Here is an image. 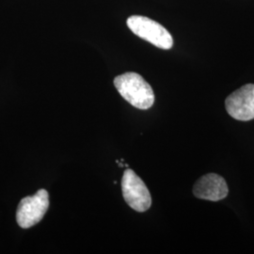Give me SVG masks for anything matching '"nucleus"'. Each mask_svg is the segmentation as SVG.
Listing matches in <instances>:
<instances>
[{
  "label": "nucleus",
  "mask_w": 254,
  "mask_h": 254,
  "mask_svg": "<svg viewBox=\"0 0 254 254\" xmlns=\"http://www.w3.org/2000/svg\"><path fill=\"white\" fill-rule=\"evenodd\" d=\"M127 27L135 35L156 47L165 50L173 47V39L171 33L162 25L152 19L133 15L127 19Z\"/></svg>",
  "instance_id": "obj_2"
},
{
  "label": "nucleus",
  "mask_w": 254,
  "mask_h": 254,
  "mask_svg": "<svg viewBox=\"0 0 254 254\" xmlns=\"http://www.w3.org/2000/svg\"><path fill=\"white\" fill-rule=\"evenodd\" d=\"M114 85L122 97L136 109H148L154 105V91L140 74L123 73L115 77Z\"/></svg>",
  "instance_id": "obj_1"
},
{
  "label": "nucleus",
  "mask_w": 254,
  "mask_h": 254,
  "mask_svg": "<svg viewBox=\"0 0 254 254\" xmlns=\"http://www.w3.org/2000/svg\"><path fill=\"white\" fill-rule=\"evenodd\" d=\"M225 107L229 115L238 121L248 122L254 119V84H246L231 93Z\"/></svg>",
  "instance_id": "obj_5"
},
{
  "label": "nucleus",
  "mask_w": 254,
  "mask_h": 254,
  "mask_svg": "<svg viewBox=\"0 0 254 254\" xmlns=\"http://www.w3.org/2000/svg\"><path fill=\"white\" fill-rule=\"evenodd\" d=\"M124 198L131 208L137 212H145L152 204V197L144 182L134 171L127 169L122 179Z\"/></svg>",
  "instance_id": "obj_4"
},
{
  "label": "nucleus",
  "mask_w": 254,
  "mask_h": 254,
  "mask_svg": "<svg viewBox=\"0 0 254 254\" xmlns=\"http://www.w3.org/2000/svg\"><path fill=\"white\" fill-rule=\"evenodd\" d=\"M229 193L225 179L216 173L201 176L193 187V194L201 200L218 201L227 197Z\"/></svg>",
  "instance_id": "obj_6"
},
{
  "label": "nucleus",
  "mask_w": 254,
  "mask_h": 254,
  "mask_svg": "<svg viewBox=\"0 0 254 254\" xmlns=\"http://www.w3.org/2000/svg\"><path fill=\"white\" fill-rule=\"evenodd\" d=\"M49 207V195L46 190L37 191L33 196L22 199L16 211V220L23 229L32 227L39 223Z\"/></svg>",
  "instance_id": "obj_3"
}]
</instances>
